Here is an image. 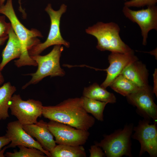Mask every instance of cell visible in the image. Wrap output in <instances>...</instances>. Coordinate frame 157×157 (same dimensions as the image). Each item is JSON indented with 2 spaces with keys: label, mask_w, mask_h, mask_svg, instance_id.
I'll return each mask as SVG.
<instances>
[{
  "label": "cell",
  "mask_w": 157,
  "mask_h": 157,
  "mask_svg": "<svg viewBox=\"0 0 157 157\" xmlns=\"http://www.w3.org/2000/svg\"><path fill=\"white\" fill-rule=\"evenodd\" d=\"M42 115L50 120L86 130L95 122L94 118L84 108L81 97L69 98L55 106H43Z\"/></svg>",
  "instance_id": "6da1fadb"
},
{
  "label": "cell",
  "mask_w": 157,
  "mask_h": 157,
  "mask_svg": "<svg viewBox=\"0 0 157 157\" xmlns=\"http://www.w3.org/2000/svg\"><path fill=\"white\" fill-rule=\"evenodd\" d=\"M0 13L9 19L21 44L22 54L19 59L14 61L15 65L17 67L26 65L37 66L36 63L29 55L28 51L40 43L37 37H43L40 32L35 29L29 30L20 22L15 13L12 0H7L5 4L0 6Z\"/></svg>",
  "instance_id": "7a4b0ae2"
},
{
  "label": "cell",
  "mask_w": 157,
  "mask_h": 157,
  "mask_svg": "<svg viewBox=\"0 0 157 157\" xmlns=\"http://www.w3.org/2000/svg\"><path fill=\"white\" fill-rule=\"evenodd\" d=\"M120 30L119 26L115 22H100L88 27L85 32L96 38V48L101 51L121 53L134 52L122 40L119 35Z\"/></svg>",
  "instance_id": "3957f363"
},
{
  "label": "cell",
  "mask_w": 157,
  "mask_h": 157,
  "mask_svg": "<svg viewBox=\"0 0 157 157\" xmlns=\"http://www.w3.org/2000/svg\"><path fill=\"white\" fill-rule=\"evenodd\" d=\"M63 50V47L62 45H55L51 51L45 55H38L30 56L36 63L38 68L35 72L26 74L31 76L32 78L22 87V89H24L31 84L37 83L47 76H64L65 72L61 68L60 62Z\"/></svg>",
  "instance_id": "277c9868"
},
{
  "label": "cell",
  "mask_w": 157,
  "mask_h": 157,
  "mask_svg": "<svg viewBox=\"0 0 157 157\" xmlns=\"http://www.w3.org/2000/svg\"><path fill=\"white\" fill-rule=\"evenodd\" d=\"M133 129L132 124H126L122 129L104 135L103 139L95 144L102 149L107 157H132L131 138Z\"/></svg>",
  "instance_id": "5b68a950"
},
{
  "label": "cell",
  "mask_w": 157,
  "mask_h": 157,
  "mask_svg": "<svg viewBox=\"0 0 157 157\" xmlns=\"http://www.w3.org/2000/svg\"><path fill=\"white\" fill-rule=\"evenodd\" d=\"M67 9V6L64 4H62L57 10H54L50 3L48 4L45 8V11L49 15L51 21L48 37L44 42L39 43L28 51L30 56L40 55L45 49L52 45H63L67 48L69 47V43L63 38L60 29L61 17L66 12Z\"/></svg>",
  "instance_id": "8992f818"
},
{
  "label": "cell",
  "mask_w": 157,
  "mask_h": 157,
  "mask_svg": "<svg viewBox=\"0 0 157 157\" xmlns=\"http://www.w3.org/2000/svg\"><path fill=\"white\" fill-rule=\"evenodd\" d=\"M43 107L42 102L38 100H24L20 95L14 94L10 102L9 108L11 115L21 124L28 125L38 122V117L42 115Z\"/></svg>",
  "instance_id": "52a82bcc"
},
{
  "label": "cell",
  "mask_w": 157,
  "mask_h": 157,
  "mask_svg": "<svg viewBox=\"0 0 157 157\" xmlns=\"http://www.w3.org/2000/svg\"><path fill=\"white\" fill-rule=\"evenodd\" d=\"M47 125L58 144L83 145L87 142L90 134L88 130L77 129L50 120Z\"/></svg>",
  "instance_id": "ba28073f"
},
{
  "label": "cell",
  "mask_w": 157,
  "mask_h": 157,
  "mask_svg": "<svg viewBox=\"0 0 157 157\" xmlns=\"http://www.w3.org/2000/svg\"><path fill=\"white\" fill-rule=\"evenodd\" d=\"M122 11L126 17L138 25L142 37V44L146 45L149 32L152 30H157V6H149L145 9L133 10L124 6Z\"/></svg>",
  "instance_id": "9c48e42d"
},
{
  "label": "cell",
  "mask_w": 157,
  "mask_h": 157,
  "mask_svg": "<svg viewBox=\"0 0 157 157\" xmlns=\"http://www.w3.org/2000/svg\"><path fill=\"white\" fill-rule=\"evenodd\" d=\"M150 120L144 119L139 121L133 128L134 131L131 137L140 143L139 156L147 152L151 157L157 156V129L156 123L151 124Z\"/></svg>",
  "instance_id": "30bf717a"
},
{
  "label": "cell",
  "mask_w": 157,
  "mask_h": 157,
  "mask_svg": "<svg viewBox=\"0 0 157 157\" xmlns=\"http://www.w3.org/2000/svg\"><path fill=\"white\" fill-rule=\"evenodd\" d=\"M152 93L149 87L140 88L126 97L128 102L137 107V111L144 119L149 120L152 119L157 123V106Z\"/></svg>",
  "instance_id": "8fae6325"
},
{
  "label": "cell",
  "mask_w": 157,
  "mask_h": 157,
  "mask_svg": "<svg viewBox=\"0 0 157 157\" xmlns=\"http://www.w3.org/2000/svg\"><path fill=\"white\" fill-rule=\"evenodd\" d=\"M10 140L8 148H14L19 146L28 147H33L43 152L49 157H51L49 152L44 150L41 144L23 129V125L18 120L8 123L5 135Z\"/></svg>",
  "instance_id": "7c38bea8"
},
{
  "label": "cell",
  "mask_w": 157,
  "mask_h": 157,
  "mask_svg": "<svg viewBox=\"0 0 157 157\" xmlns=\"http://www.w3.org/2000/svg\"><path fill=\"white\" fill-rule=\"evenodd\" d=\"M108 60L109 65L105 69L107 72L106 78L100 86L106 89L123 69L133 62L138 60L134 52L121 53L111 52L108 55Z\"/></svg>",
  "instance_id": "4fadbf2b"
},
{
  "label": "cell",
  "mask_w": 157,
  "mask_h": 157,
  "mask_svg": "<svg viewBox=\"0 0 157 157\" xmlns=\"http://www.w3.org/2000/svg\"><path fill=\"white\" fill-rule=\"evenodd\" d=\"M24 130L30 135L35 138L43 148L50 152L56 146L54 136L49 130L47 123L41 120L36 123L23 125Z\"/></svg>",
  "instance_id": "5bb4252c"
},
{
  "label": "cell",
  "mask_w": 157,
  "mask_h": 157,
  "mask_svg": "<svg viewBox=\"0 0 157 157\" xmlns=\"http://www.w3.org/2000/svg\"><path fill=\"white\" fill-rule=\"evenodd\" d=\"M121 74L140 88L149 87L148 80V70L146 65L138 60L127 66Z\"/></svg>",
  "instance_id": "9a60e30c"
},
{
  "label": "cell",
  "mask_w": 157,
  "mask_h": 157,
  "mask_svg": "<svg viewBox=\"0 0 157 157\" xmlns=\"http://www.w3.org/2000/svg\"><path fill=\"white\" fill-rule=\"evenodd\" d=\"M8 40L2 53V59L0 63V71L10 61L19 58L22 54L20 42L12 27L8 34Z\"/></svg>",
  "instance_id": "2e32d148"
},
{
  "label": "cell",
  "mask_w": 157,
  "mask_h": 157,
  "mask_svg": "<svg viewBox=\"0 0 157 157\" xmlns=\"http://www.w3.org/2000/svg\"><path fill=\"white\" fill-rule=\"evenodd\" d=\"M106 89L97 83H94L84 88L83 96L108 103H115L116 98L114 94Z\"/></svg>",
  "instance_id": "e0dca14e"
},
{
  "label": "cell",
  "mask_w": 157,
  "mask_h": 157,
  "mask_svg": "<svg viewBox=\"0 0 157 157\" xmlns=\"http://www.w3.org/2000/svg\"><path fill=\"white\" fill-rule=\"evenodd\" d=\"M16 88L9 82L4 84L0 87V120L9 117L8 113L10 103Z\"/></svg>",
  "instance_id": "ac0fdd59"
},
{
  "label": "cell",
  "mask_w": 157,
  "mask_h": 157,
  "mask_svg": "<svg viewBox=\"0 0 157 157\" xmlns=\"http://www.w3.org/2000/svg\"><path fill=\"white\" fill-rule=\"evenodd\" d=\"M51 157H86L82 145L72 146L58 144L49 152Z\"/></svg>",
  "instance_id": "d6986e66"
},
{
  "label": "cell",
  "mask_w": 157,
  "mask_h": 157,
  "mask_svg": "<svg viewBox=\"0 0 157 157\" xmlns=\"http://www.w3.org/2000/svg\"><path fill=\"white\" fill-rule=\"evenodd\" d=\"M109 86L116 92L125 97L140 88L122 74L117 76Z\"/></svg>",
  "instance_id": "ffe728a7"
},
{
  "label": "cell",
  "mask_w": 157,
  "mask_h": 157,
  "mask_svg": "<svg viewBox=\"0 0 157 157\" xmlns=\"http://www.w3.org/2000/svg\"><path fill=\"white\" fill-rule=\"evenodd\" d=\"M84 108L88 113H91L94 117L100 121H104L103 112L108 103L81 97Z\"/></svg>",
  "instance_id": "44dd1931"
},
{
  "label": "cell",
  "mask_w": 157,
  "mask_h": 157,
  "mask_svg": "<svg viewBox=\"0 0 157 157\" xmlns=\"http://www.w3.org/2000/svg\"><path fill=\"white\" fill-rule=\"evenodd\" d=\"M19 151L14 150L13 152H7L5 154L7 157H46L44 154L40 150L33 147L24 146H17Z\"/></svg>",
  "instance_id": "7402d4cb"
},
{
  "label": "cell",
  "mask_w": 157,
  "mask_h": 157,
  "mask_svg": "<svg viewBox=\"0 0 157 157\" xmlns=\"http://www.w3.org/2000/svg\"><path fill=\"white\" fill-rule=\"evenodd\" d=\"M157 0H130L126 1L124 6L129 8L141 7L156 5Z\"/></svg>",
  "instance_id": "603a6c76"
},
{
  "label": "cell",
  "mask_w": 157,
  "mask_h": 157,
  "mask_svg": "<svg viewBox=\"0 0 157 157\" xmlns=\"http://www.w3.org/2000/svg\"><path fill=\"white\" fill-rule=\"evenodd\" d=\"M12 27L10 23L6 22L5 15L0 16V38L8 35Z\"/></svg>",
  "instance_id": "cb8c5ba5"
},
{
  "label": "cell",
  "mask_w": 157,
  "mask_h": 157,
  "mask_svg": "<svg viewBox=\"0 0 157 157\" xmlns=\"http://www.w3.org/2000/svg\"><path fill=\"white\" fill-rule=\"evenodd\" d=\"M90 157H103L105 156L101 148L96 144L90 146L89 149Z\"/></svg>",
  "instance_id": "d4e9b609"
},
{
  "label": "cell",
  "mask_w": 157,
  "mask_h": 157,
  "mask_svg": "<svg viewBox=\"0 0 157 157\" xmlns=\"http://www.w3.org/2000/svg\"><path fill=\"white\" fill-rule=\"evenodd\" d=\"M10 142V139L5 135L0 136V151L3 147L8 144Z\"/></svg>",
  "instance_id": "484cf974"
},
{
  "label": "cell",
  "mask_w": 157,
  "mask_h": 157,
  "mask_svg": "<svg viewBox=\"0 0 157 157\" xmlns=\"http://www.w3.org/2000/svg\"><path fill=\"white\" fill-rule=\"evenodd\" d=\"M154 87L153 92L154 93L156 96L157 95V69H156L153 75Z\"/></svg>",
  "instance_id": "4316f807"
},
{
  "label": "cell",
  "mask_w": 157,
  "mask_h": 157,
  "mask_svg": "<svg viewBox=\"0 0 157 157\" xmlns=\"http://www.w3.org/2000/svg\"><path fill=\"white\" fill-rule=\"evenodd\" d=\"M8 35L0 38V46L4 44L8 38Z\"/></svg>",
  "instance_id": "83f0119b"
},
{
  "label": "cell",
  "mask_w": 157,
  "mask_h": 157,
  "mask_svg": "<svg viewBox=\"0 0 157 157\" xmlns=\"http://www.w3.org/2000/svg\"><path fill=\"white\" fill-rule=\"evenodd\" d=\"M8 148L7 146L4 147L3 149H1L0 151V157H5L4 155H3V154L5 150Z\"/></svg>",
  "instance_id": "f1b7e54d"
},
{
  "label": "cell",
  "mask_w": 157,
  "mask_h": 157,
  "mask_svg": "<svg viewBox=\"0 0 157 157\" xmlns=\"http://www.w3.org/2000/svg\"><path fill=\"white\" fill-rule=\"evenodd\" d=\"M4 81L3 77L0 71V85Z\"/></svg>",
  "instance_id": "f546056e"
},
{
  "label": "cell",
  "mask_w": 157,
  "mask_h": 157,
  "mask_svg": "<svg viewBox=\"0 0 157 157\" xmlns=\"http://www.w3.org/2000/svg\"><path fill=\"white\" fill-rule=\"evenodd\" d=\"M6 0H0V6L4 4V3ZM20 4V0H19Z\"/></svg>",
  "instance_id": "4dcf8cb0"
},
{
  "label": "cell",
  "mask_w": 157,
  "mask_h": 157,
  "mask_svg": "<svg viewBox=\"0 0 157 157\" xmlns=\"http://www.w3.org/2000/svg\"><path fill=\"white\" fill-rule=\"evenodd\" d=\"M124 0L126 1V0Z\"/></svg>",
  "instance_id": "1f68e13d"
}]
</instances>
